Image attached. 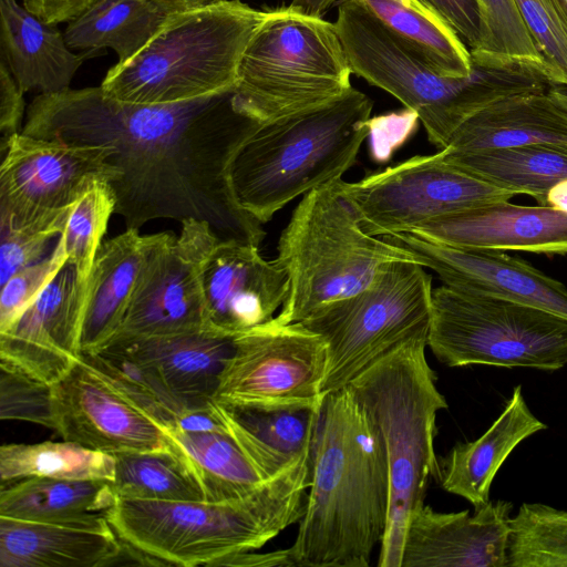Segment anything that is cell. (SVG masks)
Listing matches in <instances>:
<instances>
[{
  "label": "cell",
  "instance_id": "18",
  "mask_svg": "<svg viewBox=\"0 0 567 567\" xmlns=\"http://www.w3.org/2000/svg\"><path fill=\"white\" fill-rule=\"evenodd\" d=\"M259 246L217 238L198 262L207 327L238 336L275 318L289 292V279L277 259Z\"/></svg>",
  "mask_w": 567,
  "mask_h": 567
},
{
  "label": "cell",
  "instance_id": "42",
  "mask_svg": "<svg viewBox=\"0 0 567 567\" xmlns=\"http://www.w3.org/2000/svg\"><path fill=\"white\" fill-rule=\"evenodd\" d=\"M66 260L68 254L59 237L49 255L21 269L0 286V332L10 327L23 313Z\"/></svg>",
  "mask_w": 567,
  "mask_h": 567
},
{
  "label": "cell",
  "instance_id": "50",
  "mask_svg": "<svg viewBox=\"0 0 567 567\" xmlns=\"http://www.w3.org/2000/svg\"><path fill=\"white\" fill-rule=\"evenodd\" d=\"M338 0H292L290 6L307 14L322 17Z\"/></svg>",
  "mask_w": 567,
  "mask_h": 567
},
{
  "label": "cell",
  "instance_id": "37",
  "mask_svg": "<svg viewBox=\"0 0 567 567\" xmlns=\"http://www.w3.org/2000/svg\"><path fill=\"white\" fill-rule=\"evenodd\" d=\"M81 357L105 374L165 430L184 412L157 372L120 346L107 343Z\"/></svg>",
  "mask_w": 567,
  "mask_h": 567
},
{
  "label": "cell",
  "instance_id": "21",
  "mask_svg": "<svg viewBox=\"0 0 567 567\" xmlns=\"http://www.w3.org/2000/svg\"><path fill=\"white\" fill-rule=\"evenodd\" d=\"M456 248L567 255V213L508 200L430 220L410 231Z\"/></svg>",
  "mask_w": 567,
  "mask_h": 567
},
{
  "label": "cell",
  "instance_id": "12",
  "mask_svg": "<svg viewBox=\"0 0 567 567\" xmlns=\"http://www.w3.org/2000/svg\"><path fill=\"white\" fill-rule=\"evenodd\" d=\"M446 148L416 155L357 182L339 179L363 229L377 237L475 207L509 200L514 193L475 177L445 159Z\"/></svg>",
  "mask_w": 567,
  "mask_h": 567
},
{
  "label": "cell",
  "instance_id": "49",
  "mask_svg": "<svg viewBox=\"0 0 567 567\" xmlns=\"http://www.w3.org/2000/svg\"><path fill=\"white\" fill-rule=\"evenodd\" d=\"M542 206L567 213V179L554 185L546 194Z\"/></svg>",
  "mask_w": 567,
  "mask_h": 567
},
{
  "label": "cell",
  "instance_id": "4",
  "mask_svg": "<svg viewBox=\"0 0 567 567\" xmlns=\"http://www.w3.org/2000/svg\"><path fill=\"white\" fill-rule=\"evenodd\" d=\"M352 73L415 112L429 141L445 148L468 118L505 97L547 91L537 66L471 51L472 72L443 76L399 42L354 0L338 4L334 21Z\"/></svg>",
  "mask_w": 567,
  "mask_h": 567
},
{
  "label": "cell",
  "instance_id": "33",
  "mask_svg": "<svg viewBox=\"0 0 567 567\" xmlns=\"http://www.w3.org/2000/svg\"><path fill=\"white\" fill-rule=\"evenodd\" d=\"M446 148L453 166L515 195L526 194L542 206L547 192L567 179V151L527 145L456 153Z\"/></svg>",
  "mask_w": 567,
  "mask_h": 567
},
{
  "label": "cell",
  "instance_id": "45",
  "mask_svg": "<svg viewBox=\"0 0 567 567\" xmlns=\"http://www.w3.org/2000/svg\"><path fill=\"white\" fill-rule=\"evenodd\" d=\"M457 33L471 51L481 45L482 16L477 0H423Z\"/></svg>",
  "mask_w": 567,
  "mask_h": 567
},
{
  "label": "cell",
  "instance_id": "1",
  "mask_svg": "<svg viewBox=\"0 0 567 567\" xmlns=\"http://www.w3.org/2000/svg\"><path fill=\"white\" fill-rule=\"evenodd\" d=\"M265 125L236 86L189 101L135 104L101 86L38 94L23 134L112 150L120 176L110 183L126 228L155 219L206 221L220 239L259 246L262 224L237 202L230 168Z\"/></svg>",
  "mask_w": 567,
  "mask_h": 567
},
{
  "label": "cell",
  "instance_id": "53",
  "mask_svg": "<svg viewBox=\"0 0 567 567\" xmlns=\"http://www.w3.org/2000/svg\"><path fill=\"white\" fill-rule=\"evenodd\" d=\"M559 2L563 4L565 11L567 12V0H559Z\"/></svg>",
  "mask_w": 567,
  "mask_h": 567
},
{
  "label": "cell",
  "instance_id": "5",
  "mask_svg": "<svg viewBox=\"0 0 567 567\" xmlns=\"http://www.w3.org/2000/svg\"><path fill=\"white\" fill-rule=\"evenodd\" d=\"M427 334L401 343L348 386L377 429L390 475V508L378 566L401 567L411 515L424 505L432 478H440L434 451L436 416L447 408L425 357Z\"/></svg>",
  "mask_w": 567,
  "mask_h": 567
},
{
  "label": "cell",
  "instance_id": "14",
  "mask_svg": "<svg viewBox=\"0 0 567 567\" xmlns=\"http://www.w3.org/2000/svg\"><path fill=\"white\" fill-rule=\"evenodd\" d=\"M328 351L301 322L275 318L235 337L213 401L282 406L324 398Z\"/></svg>",
  "mask_w": 567,
  "mask_h": 567
},
{
  "label": "cell",
  "instance_id": "43",
  "mask_svg": "<svg viewBox=\"0 0 567 567\" xmlns=\"http://www.w3.org/2000/svg\"><path fill=\"white\" fill-rule=\"evenodd\" d=\"M55 236L60 233L50 227H0V286L21 269L43 259Z\"/></svg>",
  "mask_w": 567,
  "mask_h": 567
},
{
  "label": "cell",
  "instance_id": "23",
  "mask_svg": "<svg viewBox=\"0 0 567 567\" xmlns=\"http://www.w3.org/2000/svg\"><path fill=\"white\" fill-rule=\"evenodd\" d=\"M89 53L75 54L56 24H48L17 0H0V63L23 93H59L71 82Z\"/></svg>",
  "mask_w": 567,
  "mask_h": 567
},
{
  "label": "cell",
  "instance_id": "16",
  "mask_svg": "<svg viewBox=\"0 0 567 567\" xmlns=\"http://www.w3.org/2000/svg\"><path fill=\"white\" fill-rule=\"evenodd\" d=\"M53 396L64 441L111 455L173 447L165 427L82 357L53 384Z\"/></svg>",
  "mask_w": 567,
  "mask_h": 567
},
{
  "label": "cell",
  "instance_id": "44",
  "mask_svg": "<svg viewBox=\"0 0 567 567\" xmlns=\"http://www.w3.org/2000/svg\"><path fill=\"white\" fill-rule=\"evenodd\" d=\"M419 116L405 109L402 112L370 117L368 136L370 155L379 164L386 163L415 132Z\"/></svg>",
  "mask_w": 567,
  "mask_h": 567
},
{
  "label": "cell",
  "instance_id": "15",
  "mask_svg": "<svg viewBox=\"0 0 567 567\" xmlns=\"http://www.w3.org/2000/svg\"><path fill=\"white\" fill-rule=\"evenodd\" d=\"M181 224L178 237L159 233L112 339L209 330L198 262L219 237L206 221L188 219Z\"/></svg>",
  "mask_w": 567,
  "mask_h": 567
},
{
  "label": "cell",
  "instance_id": "39",
  "mask_svg": "<svg viewBox=\"0 0 567 567\" xmlns=\"http://www.w3.org/2000/svg\"><path fill=\"white\" fill-rule=\"evenodd\" d=\"M551 84L567 86V12L559 0H514Z\"/></svg>",
  "mask_w": 567,
  "mask_h": 567
},
{
  "label": "cell",
  "instance_id": "24",
  "mask_svg": "<svg viewBox=\"0 0 567 567\" xmlns=\"http://www.w3.org/2000/svg\"><path fill=\"white\" fill-rule=\"evenodd\" d=\"M158 235L126 228L102 243L87 280L82 353L100 350L118 330Z\"/></svg>",
  "mask_w": 567,
  "mask_h": 567
},
{
  "label": "cell",
  "instance_id": "8",
  "mask_svg": "<svg viewBox=\"0 0 567 567\" xmlns=\"http://www.w3.org/2000/svg\"><path fill=\"white\" fill-rule=\"evenodd\" d=\"M338 182L306 193L281 231L276 259L288 275L289 292L275 317L280 323L303 321L363 290L391 261L415 260L403 247L363 229Z\"/></svg>",
  "mask_w": 567,
  "mask_h": 567
},
{
  "label": "cell",
  "instance_id": "26",
  "mask_svg": "<svg viewBox=\"0 0 567 567\" xmlns=\"http://www.w3.org/2000/svg\"><path fill=\"white\" fill-rule=\"evenodd\" d=\"M323 401L282 406L213 402L228 432L271 478L313 451Z\"/></svg>",
  "mask_w": 567,
  "mask_h": 567
},
{
  "label": "cell",
  "instance_id": "25",
  "mask_svg": "<svg viewBox=\"0 0 567 567\" xmlns=\"http://www.w3.org/2000/svg\"><path fill=\"white\" fill-rule=\"evenodd\" d=\"M547 429L528 408L516 385L501 414L476 440L455 444L440 463V483L474 507L489 501L492 483L509 454L535 433Z\"/></svg>",
  "mask_w": 567,
  "mask_h": 567
},
{
  "label": "cell",
  "instance_id": "47",
  "mask_svg": "<svg viewBox=\"0 0 567 567\" xmlns=\"http://www.w3.org/2000/svg\"><path fill=\"white\" fill-rule=\"evenodd\" d=\"M95 0H22V6L48 24L69 22Z\"/></svg>",
  "mask_w": 567,
  "mask_h": 567
},
{
  "label": "cell",
  "instance_id": "48",
  "mask_svg": "<svg viewBox=\"0 0 567 567\" xmlns=\"http://www.w3.org/2000/svg\"><path fill=\"white\" fill-rule=\"evenodd\" d=\"M214 566L295 567V563L288 548L262 554L252 550L236 553L218 560Z\"/></svg>",
  "mask_w": 567,
  "mask_h": 567
},
{
  "label": "cell",
  "instance_id": "30",
  "mask_svg": "<svg viewBox=\"0 0 567 567\" xmlns=\"http://www.w3.org/2000/svg\"><path fill=\"white\" fill-rule=\"evenodd\" d=\"M172 13L154 0H95L69 21L63 34L72 51L93 56L110 48L123 63L153 39Z\"/></svg>",
  "mask_w": 567,
  "mask_h": 567
},
{
  "label": "cell",
  "instance_id": "13",
  "mask_svg": "<svg viewBox=\"0 0 567 567\" xmlns=\"http://www.w3.org/2000/svg\"><path fill=\"white\" fill-rule=\"evenodd\" d=\"M0 227L42 226L60 235L72 207L95 183L120 176L105 146L16 133L0 144Z\"/></svg>",
  "mask_w": 567,
  "mask_h": 567
},
{
  "label": "cell",
  "instance_id": "28",
  "mask_svg": "<svg viewBox=\"0 0 567 567\" xmlns=\"http://www.w3.org/2000/svg\"><path fill=\"white\" fill-rule=\"evenodd\" d=\"M112 481L29 477L1 484L0 516L90 530H113Z\"/></svg>",
  "mask_w": 567,
  "mask_h": 567
},
{
  "label": "cell",
  "instance_id": "34",
  "mask_svg": "<svg viewBox=\"0 0 567 567\" xmlns=\"http://www.w3.org/2000/svg\"><path fill=\"white\" fill-rule=\"evenodd\" d=\"M114 475L113 455L64 440L0 447L1 484L29 477L113 481Z\"/></svg>",
  "mask_w": 567,
  "mask_h": 567
},
{
  "label": "cell",
  "instance_id": "40",
  "mask_svg": "<svg viewBox=\"0 0 567 567\" xmlns=\"http://www.w3.org/2000/svg\"><path fill=\"white\" fill-rule=\"evenodd\" d=\"M477 1L482 16V40L480 48L475 51L529 63L544 72L542 56L514 0Z\"/></svg>",
  "mask_w": 567,
  "mask_h": 567
},
{
  "label": "cell",
  "instance_id": "27",
  "mask_svg": "<svg viewBox=\"0 0 567 567\" xmlns=\"http://www.w3.org/2000/svg\"><path fill=\"white\" fill-rule=\"evenodd\" d=\"M540 145L567 151V111L547 91L505 97L464 122L446 147L465 153Z\"/></svg>",
  "mask_w": 567,
  "mask_h": 567
},
{
  "label": "cell",
  "instance_id": "11",
  "mask_svg": "<svg viewBox=\"0 0 567 567\" xmlns=\"http://www.w3.org/2000/svg\"><path fill=\"white\" fill-rule=\"evenodd\" d=\"M432 292L424 266L416 260L391 261L363 290L300 321L327 346L323 392L347 386L401 343L429 334Z\"/></svg>",
  "mask_w": 567,
  "mask_h": 567
},
{
  "label": "cell",
  "instance_id": "38",
  "mask_svg": "<svg viewBox=\"0 0 567 567\" xmlns=\"http://www.w3.org/2000/svg\"><path fill=\"white\" fill-rule=\"evenodd\" d=\"M116 198L107 182H95L69 213L59 236L79 275L87 280L107 224L115 214Z\"/></svg>",
  "mask_w": 567,
  "mask_h": 567
},
{
  "label": "cell",
  "instance_id": "10",
  "mask_svg": "<svg viewBox=\"0 0 567 567\" xmlns=\"http://www.w3.org/2000/svg\"><path fill=\"white\" fill-rule=\"evenodd\" d=\"M427 346L451 368L493 365L553 372L567 365V318L443 285L432 292Z\"/></svg>",
  "mask_w": 567,
  "mask_h": 567
},
{
  "label": "cell",
  "instance_id": "52",
  "mask_svg": "<svg viewBox=\"0 0 567 567\" xmlns=\"http://www.w3.org/2000/svg\"><path fill=\"white\" fill-rule=\"evenodd\" d=\"M548 94L567 111V86L551 84L548 89Z\"/></svg>",
  "mask_w": 567,
  "mask_h": 567
},
{
  "label": "cell",
  "instance_id": "31",
  "mask_svg": "<svg viewBox=\"0 0 567 567\" xmlns=\"http://www.w3.org/2000/svg\"><path fill=\"white\" fill-rule=\"evenodd\" d=\"M399 42L443 76L472 72L473 56L454 29L423 0H354Z\"/></svg>",
  "mask_w": 567,
  "mask_h": 567
},
{
  "label": "cell",
  "instance_id": "6",
  "mask_svg": "<svg viewBox=\"0 0 567 567\" xmlns=\"http://www.w3.org/2000/svg\"><path fill=\"white\" fill-rule=\"evenodd\" d=\"M372 107V100L352 87L332 102L261 127L230 168L238 204L265 224L298 196L341 179L368 136Z\"/></svg>",
  "mask_w": 567,
  "mask_h": 567
},
{
  "label": "cell",
  "instance_id": "20",
  "mask_svg": "<svg viewBox=\"0 0 567 567\" xmlns=\"http://www.w3.org/2000/svg\"><path fill=\"white\" fill-rule=\"evenodd\" d=\"M512 502L487 501L474 513H442L430 505L410 517L401 567H507Z\"/></svg>",
  "mask_w": 567,
  "mask_h": 567
},
{
  "label": "cell",
  "instance_id": "36",
  "mask_svg": "<svg viewBox=\"0 0 567 567\" xmlns=\"http://www.w3.org/2000/svg\"><path fill=\"white\" fill-rule=\"evenodd\" d=\"M507 567H567V511L523 503L511 517Z\"/></svg>",
  "mask_w": 567,
  "mask_h": 567
},
{
  "label": "cell",
  "instance_id": "19",
  "mask_svg": "<svg viewBox=\"0 0 567 567\" xmlns=\"http://www.w3.org/2000/svg\"><path fill=\"white\" fill-rule=\"evenodd\" d=\"M382 238L406 249L456 291L525 303L567 318V288L520 258L456 248L411 233Z\"/></svg>",
  "mask_w": 567,
  "mask_h": 567
},
{
  "label": "cell",
  "instance_id": "46",
  "mask_svg": "<svg viewBox=\"0 0 567 567\" xmlns=\"http://www.w3.org/2000/svg\"><path fill=\"white\" fill-rule=\"evenodd\" d=\"M25 109L23 92L16 80L0 63V133L1 143L21 132V121ZM0 143V144H1Z\"/></svg>",
  "mask_w": 567,
  "mask_h": 567
},
{
  "label": "cell",
  "instance_id": "22",
  "mask_svg": "<svg viewBox=\"0 0 567 567\" xmlns=\"http://www.w3.org/2000/svg\"><path fill=\"white\" fill-rule=\"evenodd\" d=\"M236 336L212 330L188 333L114 338L125 351L153 368L183 410L207 406L234 350ZM106 343V344H107Z\"/></svg>",
  "mask_w": 567,
  "mask_h": 567
},
{
  "label": "cell",
  "instance_id": "35",
  "mask_svg": "<svg viewBox=\"0 0 567 567\" xmlns=\"http://www.w3.org/2000/svg\"><path fill=\"white\" fill-rule=\"evenodd\" d=\"M112 481L117 497L154 501H205L189 464L172 449L114 454Z\"/></svg>",
  "mask_w": 567,
  "mask_h": 567
},
{
  "label": "cell",
  "instance_id": "3",
  "mask_svg": "<svg viewBox=\"0 0 567 567\" xmlns=\"http://www.w3.org/2000/svg\"><path fill=\"white\" fill-rule=\"evenodd\" d=\"M312 452L247 496L225 501H154L117 497L109 523L120 540L151 564L214 566L255 550L303 515Z\"/></svg>",
  "mask_w": 567,
  "mask_h": 567
},
{
  "label": "cell",
  "instance_id": "17",
  "mask_svg": "<svg viewBox=\"0 0 567 567\" xmlns=\"http://www.w3.org/2000/svg\"><path fill=\"white\" fill-rule=\"evenodd\" d=\"M87 280L66 260L23 313L0 332V367L49 384L61 380L82 355Z\"/></svg>",
  "mask_w": 567,
  "mask_h": 567
},
{
  "label": "cell",
  "instance_id": "32",
  "mask_svg": "<svg viewBox=\"0 0 567 567\" xmlns=\"http://www.w3.org/2000/svg\"><path fill=\"white\" fill-rule=\"evenodd\" d=\"M166 432L189 464L205 502H225L247 496L269 480L227 427L203 431L168 427Z\"/></svg>",
  "mask_w": 567,
  "mask_h": 567
},
{
  "label": "cell",
  "instance_id": "51",
  "mask_svg": "<svg viewBox=\"0 0 567 567\" xmlns=\"http://www.w3.org/2000/svg\"><path fill=\"white\" fill-rule=\"evenodd\" d=\"M165 9L172 12L187 10L196 7H200L210 2L220 0H154Z\"/></svg>",
  "mask_w": 567,
  "mask_h": 567
},
{
  "label": "cell",
  "instance_id": "9",
  "mask_svg": "<svg viewBox=\"0 0 567 567\" xmlns=\"http://www.w3.org/2000/svg\"><path fill=\"white\" fill-rule=\"evenodd\" d=\"M352 69L334 22L271 9L243 54L236 89L266 124L344 95Z\"/></svg>",
  "mask_w": 567,
  "mask_h": 567
},
{
  "label": "cell",
  "instance_id": "2",
  "mask_svg": "<svg viewBox=\"0 0 567 567\" xmlns=\"http://www.w3.org/2000/svg\"><path fill=\"white\" fill-rule=\"evenodd\" d=\"M390 475L382 440L347 385L324 396L295 567H368L389 518Z\"/></svg>",
  "mask_w": 567,
  "mask_h": 567
},
{
  "label": "cell",
  "instance_id": "41",
  "mask_svg": "<svg viewBox=\"0 0 567 567\" xmlns=\"http://www.w3.org/2000/svg\"><path fill=\"white\" fill-rule=\"evenodd\" d=\"M0 416L55 427L53 384L0 367Z\"/></svg>",
  "mask_w": 567,
  "mask_h": 567
},
{
  "label": "cell",
  "instance_id": "29",
  "mask_svg": "<svg viewBox=\"0 0 567 567\" xmlns=\"http://www.w3.org/2000/svg\"><path fill=\"white\" fill-rule=\"evenodd\" d=\"M123 544L114 530H90L0 516V567H100Z\"/></svg>",
  "mask_w": 567,
  "mask_h": 567
},
{
  "label": "cell",
  "instance_id": "7",
  "mask_svg": "<svg viewBox=\"0 0 567 567\" xmlns=\"http://www.w3.org/2000/svg\"><path fill=\"white\" fill-rule=\"evenodd\" d=\"M240 0H220L173 12L132 59L113 65L101 87L135 104L199 99L237 84L249 41L270 14Z\"/></svg>",
  "mask_w": 567,
  "mask_h": 567
}]
</instances>
